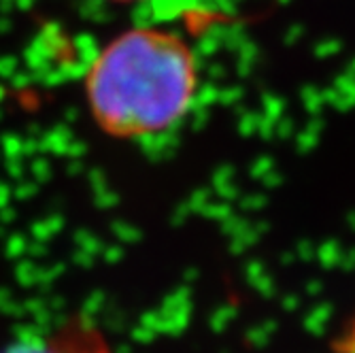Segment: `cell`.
Here are the masks:
<instances>
[{
	"label": "cell",
	"instance_id": "cell-1",
	"mask_svg": "<svg viewBox=\"0 0 355 353\" xmlns=\"http://www.w3.org/2000/svg\"><path fill=\"white\" fill-rule=\"evenodd\" d=\"M200 89L196 51L175 30H123L96 55L85 77L87 109L113 139H149L177 128Z\"/></svg>",
	"mask_w": 355,
	"mask_h": 353
},
{
	"label": "cell",
	"instance_id": "cell-2",
	"mask_svg": "<svg viewBox=\"0 0 355 353\" xmlns=\"http://www.w3.org/2000/svg\"><path fill=\"white\" fill-rule=\"evenodd\" d=\"M7 353H111V347L98 328L87 324H69L49 336L13 347Z\"/></svg>",
	"mask_w": 355,
	"mask_h": 353
},
{
	"label": "cell",
	"instance_id": "cell-3",
	"mask_svg": "<svg viewBox=\"0 0 355 353\" xmlns=\"http://www.w3.org/2000/svg\"><path fill=\"white\" fill-rule=\"evenodd\" d=\"M111 3H119V5H128V3H139V0H111Z\"/></svg>",
	"mask_w": 355,
	"mask_h": 353
}]
</instances>
